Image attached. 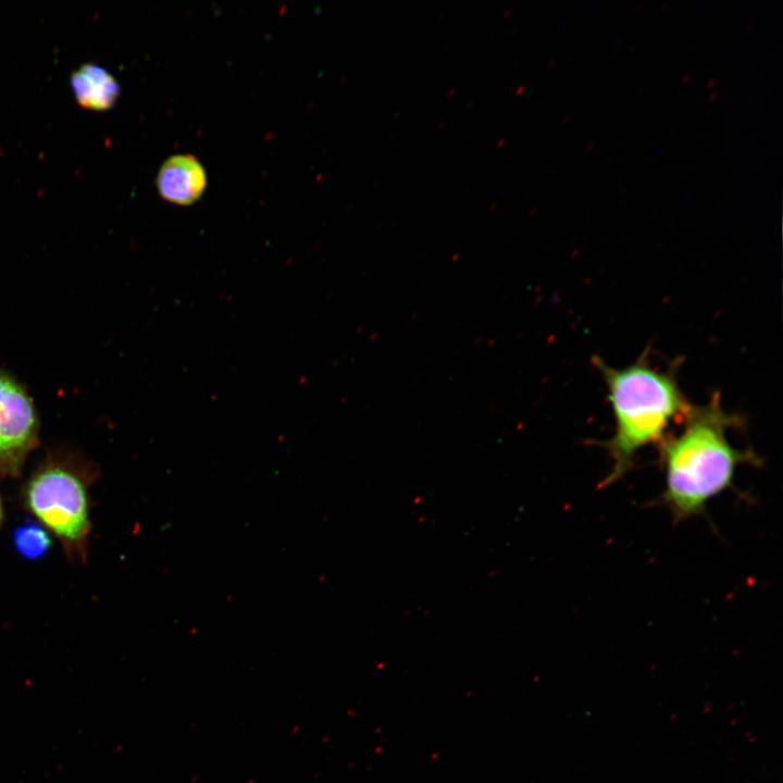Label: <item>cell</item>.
Returning <instances> with one entry per match:
<instances>
[{"label": "cell", "instance_id": "cell-1", "mask_svg": "<svg viewBox=\"0 0 783 783\" xmlns=\"http://www.w3.org/2000/svg\"><path fill=\"white\" fill-rule=\"evenodd\" d=\"M743 425V418L724 409L719 393L693 406L689 414L658 447L663 471L659 504L674 522L698 515L717 496L731 488L737 469L758 465L751 449L735 447L729 433Z\"/></svg>", "mask_w": 783, "mask_h": 783}, {"label": "cell", "instance_id": "cell-2", "mask_svg": "<svg viewBox=\"0 0 783 783\" xmlns=\"http://www.w3.org/2000/svg\"><path fill=\"white\" fill-rule=\"evenodd\" d=\"M593 363L606 385L614 422L611 437L601 444L611 461L601 484L606 486L622 478L643 449L659 447L693 405L680 386L678 363L666 369L655 365L648 350L624 368H612L597 357Z\"/></svg>", "mask_w": 783, "mask_h": 783}, {"label": "cell", "instance_id": "cell-3", "mask_svg": "<svg viewBox=\"0 0 783 783\" xmlns=\"http://www.w3.org/2000/svg\"><path fill=\"white\" fill-rule=\"evenodd\" d=\"M27 508L71 552L84 556L90 529L84 478L70 464L50 461L28 481Z\"/></svg>", "mask_w": 783, "mask_h": 783}, {"label": "cell", "instance_id": "cell-4", "mask_svg": "<svg viewBox=\"0 0 783 783\" xmlns=\"http://www.w3.org/2000/svg\"><path fill=\"white\" fill-rule=\"evenodd\" d=\"M37 417L30 398L0 370V469L16 472L37 442Z\"/></svg>", "mask_w": 783, "mask_h": 783}, {"label": "cell", "instance_id": "cell-5", "mask_svg": "<svg viewBox=\"0 0 783 783\" xmlns=\"http://www.w3.org/2000/svg\"><path fill=\"white\" fill-rule=\"evenodd\" d=\"M207 183L204 167L191 154H175L166 159L156 181L159 195L178 206H190L198 201Z\"/></svg>", "mask_w": 783, "mask_h": 783}, {"label": "cell", "instance_id": "cell-6", "mask_svg": "<svg viewBox=\"0 0 783 783\" xmlns=\"http://www.w3.org/2000/svg\"><path fill=\"white\" fill-rule=\"evenodd\" d=\"M70 83L78 104L94 111L111 109L121 92L117 80L95 64L82 65L72 73Z\"/></svg>", "mask_w": 783, "mask_h": 783}, {"label": "cell", "instance_id": "cell-7", "mask_svg": "<svg viewBox=\"0 0 783 783\" xmlns=\"http://www.w3.org/2000/svg\"><path fill=\"white\" fill-rule=\"evenodd\" d=\"M14 545L21 556L27 559H38L50 550L52 542L45 527L28 522L14 531Z\"/></svg>", "mask_w": 783, "mask_h": 783}, {"label": "cell", "instance_id": "cell-8", "mask_svg": "<svg viewBox=\"0 0 783 783\" xmlns=\"http://www.w3.org/2000/svg\"><path fill=\"white\" fill-rule=\"evenodd\" d=\"M2 517H3V511H2L1 500H0V523L2 521Z\"/></svg>", "mask_w": 783, "mask_h": 783}]
</instances>
